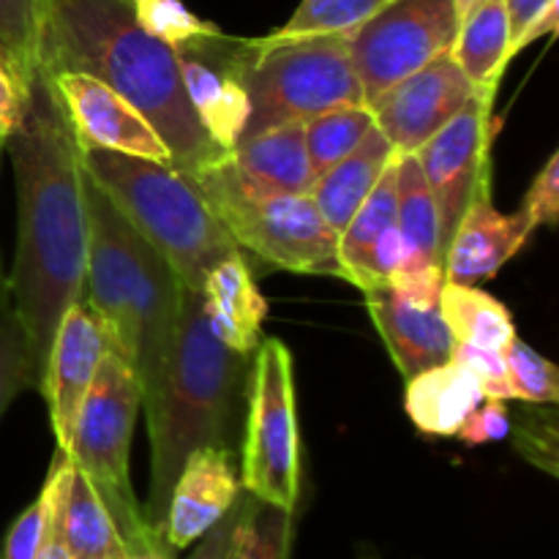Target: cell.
Returning a JSON list of instances; mask_svg holds the SVG:
<instances>
[{"label": "cell", "instance_id": "obj_1", "mask_svg": "<svg viewBox=\"0 0 559 559\" xmlns=\"http://www.w3.org/2000/svg\"><path fill=\"white\" fill-rule=\"evenodd\" d=\"M3 151L16 183V254L5 282L41 374L60 320L85 298L87 271L82 151L49 76L31 82L22 123Z\"/></svg>", "mask_w": 559, "mask_h": 559}, {"label": "cell", "instance_id": "obj_2", "mask_svg": "<svg viewBox=\"0 0 559 559\" xmlns=\"http://www.w3.org/2000/svg\"><path fill=\"white\" fill-rule=\"evenodd\" d=\"M60 71L93 76L140 109L186 178L227 156L191 109L175 49L142 31L129 0H44L38 74Z\"/></svg>", "mask_w": 559, "mask_h": 559}, {"label": "cell", "instance_id": "obj_3", "mask_svg": "<svg viewBox=\"0 0 559 559\" xmlns=\"http://www.w3.org/2000/svg\"><path fill=\"white\" fill-rule=\"evenodd\" d=\"M251 358L218 342L200 289H180L164 377L156 396L142 404L151 437V491L142 513L162 538L173 484L186 459L200 448H238Z\"/></svg>", "mask_w": 559, "mask_h": 559}, {"label": "cell", "instance_id": "obj_4", "mask_svg": "<svg viewBox=\"0 0 559 559\" xmlns=\"http://www.w3.org/2000/svg\"><path fill=\"white\" fill-rule=\"evenodd\" d=\"M87 205L85 300L109 333V347L129 364L140 385L142 404L151 402L164 377L180 289L173 267L126 222L102 186L82 164Z\"/></svg>", "mask_w": 559, "mask_h": 559}, {"label": "cell", "instance_id": "obj_5", "mask_svg": "<svg viewBox=\"0 0 559 559\" xmlns=\"http://www.w3.org/2000/svg\"><path fill=\"white\" fill-rule=\"evenodd\" d=\"M80 151L87 175L167 260L183 287L200 289L213 265L240 254L194 180L173 164L87 147Z\"/></svg>", "mask_w": 559, "mask_h": 559}, {"label": "cell", "instance_id": "obj_6", "mask_svg": "<svg viewBox=\"0 0 559 559\" xmlns=\"http://www.w3.org/2000/svg\"><path fill=\"white\" fill-rule=\"evenodd\" d=\"M240 80L249 93L240 142L284 123H306L328 109L366 104L344 33L293 41L243 38Z\"/></svg>", "mask_w": 559, "mask_h": 559}, {"label": "cell", "instance_id": "obj_7", "mask_svg": "<svg viewBox=\"0 0 559 559\" xmlns=\"http://www.w3.org/2000/svg\"><path fill=\"white\" fill-rule=\"evenodd\" d=\"M142 393L134 371L112 347L104 355L91 393L76 420L69 459L107 506L129 555L134 551H173L167 540L147 524L131 486V437Z\"/></svg>", "mask_w": 559, "mask_h": 559}, {"label": "cell", "instance_id": "obj_8", "mask_svg": "<svg viewBox=\"0 0 559 559\" xmlns=\"http://www.w3.org/2000/svg\"><path fill=\"white\" fill-rule=\"evenodd\" d=\"M240 484L260 502L289 513L298 511L300 426L295 360L282 338H262L251 358Z\"/></svg>", "mask_w": 559, "mask_h": 559}, {"label": "cell", "instance_id": "obj_9", "mask_svg": "<svg viewBox=\"0 0 559 559\" xmlns=\"http://www.w3.org/2000/svg\"><path fill=\"white\" fill-rule=\"evenodd\" d=\"M194 183L240 251H251L267 267L342 278L338 235L311 194L246 197L211 169Z\"/></svg>", "mask_w": 559, "mask_h": 559}, {"label": "cell", "instance_id": "obj_10", "mask_svg": "<svg viewBox=\"0 0 559 559\" xmlns=\"http://www.w3.org/2000/svg\"><path fill=\"white\" fill-rule=\"evenodd\" d=\"M459 25L462 20L453 0H388L344 33L366 107L388 87L451 52Z\"/></svg>", "mask_w": 559, "mask_h": 559}, {"label": "cell", "instance_id": "obj_11", "mask_svg": "<svg viewBox=\"0 0 559 559\" xmlns=\"http://www.w3.org/2000/svg\"><path fill=\"white\" fill-rule=\"evenodd\" d=\"M497 126L500 118L495 115V98L475 93L462 112L415 153L440 216L442 262L469 205L491 197V145Z\"/></svg>", "mask_w": 559, "mask_h": 559}, {"label": "cell", "instance_id": "obj_12", "mask_svg": "<svg viewBox=\"0 0 559 559\" xmlns=\"http://www.w3.org/2000/svg\"><path fill=\"white\" fill-rule=\"evenodd\" d=\"M107 349V325L96 314V309L85 298H80L74 306H69L60 320L47 364H44L41 382H38V393L47 402L58 451L69 453L82 404L91 393Z\"/></svg>", "mask_w": 559, "mask_h": 559}, {"label": "cell", "instance_id": "obj_13", "mask_svg": "<svg viewBox=\"0 0 559 559\" xmlns=\"http://www.w3.org/2000/svg\"><path fill=\"white\" fill-rule=\"evenodd\" d=\"M240 52L243 38L222 31L175 47L191 109L222 153L238 145L249 120V93L240 80Z\"/></svg>", "mask_w": 559, "mask_h": 559}, {"label": "cell", "instance_id": "obj_14", "mask_svg": "<svg viewBox=\"0 0 559 559\" xmlns=\"http://www.w3.org/2000/svg\"><path fill=\"white\" fill-rule=\"evenodd\" d=\"M473 96V82L464 76L453 55L445 52L407 80L388 87L369 109L393 151L418 153V147L426 145L448 120L456 118Z\"/></svg>", "mask_w": 559, "mask_h": 559}, {"label": "cell", "instance_id": "obj_15", "mask_svg": "<svg viewBox=\"0 0 559 559\" xmlns=\"http://www.w3.org/2000/svg\"><path fill=\"white\" fill-rule=\"evenodd\" d=\"M80 147L169 162V151L151 123L120 93L76 71L49 76Z\"/></svg>", "mask_w": 559, "mask_h": 559}, {"label": "cell", "instance_id": "obj_16", "mask_svg": "<svg viewBox=\"0 0 559 559\" xmlns=\"http://www.w3.org/2000/svg\"><path fill=\"white\" fill-rule=\"evenodd\" d=\"M243 495L240 467L235 451L227 448H200L186 459L169 495L164 540L178 551L194 546L211 527H216L238 497Z\"/></svg>", "mask_w": 559, "mask_h": 559}, {"label": "cell", "instance_id": "obj_17", "mask_svg": "<svg viewBox=\"0 0 559 559\" xmlns=\"http://www.w3.org/2000/svg\"><path fill=\"white\" fill-rule=\"evenodd\" d=\"M211 173L246 197L309 194L314 175L304 123H284L238 142Z\"/></svg>", "mask_w": 559, "mask_h": 559}, {"label": "cell", "instance_id": "obj_18", "mask_svg": "<svg viewBox=\"0 0 559 559\" xmlns=\"http://www.w3.org/2000/svg\"><path fill=\"white\" fill-rule=\"evenodd\" d=\"M533 233L522 213H500L491 197L473 202L448 243L442 262L445 282H489L524 249Z\"/></svg>", "mask_w": 559, "mask_h": 559}, {"label": "cell", "instance_id": "obj_19", "mask_svg": "<svg viewBox=\"0 0 559 559\" xmlns=\"http://www.w3.org/2000/svg\"><path fill=\"white\" fill-rule=\"evenodd\" d=\"M364 300L377 333L385 342L388 355L404 380L453 358L456 338L448 331L440 306L415 309L399 300L388 287L366 289Z\"/></svg>", "mask_w": 559, "mask_h": 559}, {"label": "cell", "instance_id": "obj_20", "mask_svg": "<svg viewBox=\"0 0 559 559\" xmlns=\"http://www.w3.org/2000/svg\"><path fill=\"white\" fill-rule=\"evenodd\" d=\"M207 322L218 342L240 355H254L262 342V322L267 317V300L262 298L257 278L243 251L227 257L207 271L200 287Z\"/></svg>", "mask_w": 559, "mask_h": 559}, {"label": "cell", "instance_id": "obj_21", "mask_svg": "<svg viewBox=\"0 0 559 559\" xmlns=\"http://www.w3.org/2000/svg\"><path fill=\"white\" fill-rule=\"evenodd\" d=\"M396 153L399 151H393L388 136L374 126L349 156H344L342 162L333 164L325 175L314 180L309 194L314 205L320 207L322 218L333 227V233L338 235L347 227V222L364 205V200L371 194V189Z\"/></svg>", "mask_w": 559, "mask_h": 559}, {"label": "cell", "instance_id": "obj_22", "mask_svg": "<svg viewBox=\"0 0 559 559\" xmlns=\"http://www.w3.org/2000/svg\"><path fill=\"white\" fill-rule=\"evenodd\" d=\"M404 382L407 418L429 437H456L464 418L484 402L478 382L453 360L413 374Z\"/></svg>", "mask_w": 559, "mask_h": 559}, {"label": "cell", "instance_id": "obj_23", "mask_svg": "<svg viewBox=\"0 0 559 559\" xmlns=\"http://www.w3.org/2000/svg\"><path fill=\"white\" fill-rule=\"evenodd\" d=\"M453 60L473 82L475 93L497 98L502 74L511 63V27L506 0H480L459 25Z\"/></svg>", "mask_w": 559, "mask_h": 559}, {"label": "cell", "instance_id": "obj_24", "mask_svg": "<svg viewBox=\"0 0 559 559\" xmlns=\"http://www.w3.org/2000/svg\"><path fill=\"white\" fill-rule=\"evenodd\" d=\"M60 540L71 559H126L123 538L109 516L107 506L96 495L85 473L71 469L69 491L60 508Z\"/></svg>", "mask_w": 559, "mask_h": 559}, {"label": "cell", "instance_id": "obj_25", "mask_svg": "<svg viewBox=\"0 0 559 559\" xmlns=\"http://www.w3.org/2000/svg\"><path fill=\"white\" fill-rule=\"evenodd\" d=\"M396 227L407 257L404 265H440V216L415 153H399L396 162Z\"/></svg>", "mask_w": 559, "mask_h": 559}, {"label": "cell", "instance_id": "obj_26", "mask_svg": "<svg viewBox=\"0 0 559 559\" xmlns=\"http://www.w3.org/2000/svg\"><path fill=\"white\" fill-rule=\"evenodd\" d=\"M440 311L456 344H475L502 353L516 336L511 311L495 295L484 293L475 284H442Z\"/></svg>", "mask_w": 559, "mask_h": 559}, {"label": "cell", "instance_id": "obj_27", "mask_svg": "<svg viewBox=\"0 0 559 559\" xmlns=\"http://www.w3.org/2000/svg\"><path fill=\"white\" fill-rule=\"evenodd\" d=\"M71 469H74V464H71L69 453L55 448V456L52 464H49L47 480L41 486V495L14 519L9 535H5L0 559H38L44 540H47V535L58 524L60 508H63L66 491H69Z\"/></svg>", "mask_w": 559, "mask_h": 559}, {"label": "cell", "instance_id": "obj_28", "mask_svg": "<svg viewBox=\"0 0 559 559\" xmlns=\"http://www.w3.org/2000/svg\"><path fill=\"white\" fill-rule=\"evenodd\" d=\"M371 129H374V115L366 104L328 109V112L306 120V153H309L314 180L325 175L333 164L342 162L344 156H349Z\"/></svg>", "mask_w": 559, "mask_h": 559}, {"label": "cell", "instance_id": "obj_29", "mask_svg": "<svg viewBox=\"0 0 559 559\" xmlns=\"http://www.w3.org/2000/svg\"><path fill=\"white\" fill-rule=\"evenodd\" d=\"M295 513L260 502L243 491L229 559H293Z\"/></svg>", "mask_w": 559, "mask_h": 559}, {"label": "cell", "instance_id": "obj_30", "mask_svg": "<svg viewBox=\"0 0 559 559\" xmlns=\"http://www.w3.org/2000/svg\"><path fill=\"white\" fill-rule=\"evenodd\" d=\"M388 0H304L282 27H276L262 41H293L304 36H328L347 33L374 14Z\"/></svg>", "mask_w": 559, "mask_h": 559}, {"label": "cell", "instance_id": "obj_31", "mask_svg": "<svg viewBox=\"0 0 559 559\" xmlns=\"http://www.w3.org/2000/svg\"><path fill=\"white\" fill-rule=\"evenodd\" d=\"M502 358H506L511 399L524 404H557L559 377L557 366L549 358L519 338V333L502 349Z\"/></svg>", "mask_w": 559, "mask_h": 559}, {"label": "cell", "instance_id": "obj_32", "mask_svg": "<svg viewBox=\"0 0 559 559\" xmlns=\"http://www.w3.org/2000/svg\"><path fill=\"white\" fill-rule=\"evenodd\" d=\"M44 0H0V47L27 82L38 74Z\"/></svg>", "mask_w": 559, "mask_h": 559}, {"label": "cell", "instance_id": "obj_33", "mask_svg": "<svg viewBox=\"0 0 559 559\" xmlns=\"http://www.w3.org/2000/svg\"><path fill=\"white\" fill-rule=\"evenodd\" d=\"M129 3L142 31L169 44L173 49L222 31L213 22L197 16L183 0H129Z\"/></svg>", "mask_w": 559, "mask_h": 559}, {"label": "cell", "instance_id": "obj_34", "mask_svg": "<svg viewBox=\"0 0 559 559\" xmlns=\"http://www.w3.org/2000/svg\"><path fill=\"white\" fill-rule=\"evenodd\" d=\"M38 382L41 374L33 360L31 344L16 314L9 309L0 317V418L22 391H38Z\"/></svg>", "mask_w": 559, "mask_h": 559}, {"label": "cell", "instance_id": "obj_35", "mask_svg": "<svg viewBox=\"0 0 559 559\" xmlns=\"http://www.w3.org/2000/svg\"><path fill=\"white\" fill-rule=\"evenodd\" d=\"M513 448L524 462L557 478V418L555 409H535L530 404L513 429Z\"/></svg>", "mask_w": 559, "mask_h": 559}, {"label": "cell", "instance_id": "obj_36", "mask_svg": "<svg viewBox=\"0 0 559 559\" xmlns=\"http://www.w3.org/2000/svg\"><path fill=\"white\" fill-rule=\"evenodd\" d=\"M511 27V60L544 36H555L559 25V0H506Z\"/></svg>", "mask_w": 559, "mask_h": 559}, {"label": "cell", "instance_id": "obj_37", "mask_svg": "<svg viewBox=\"0 0 559 559\" xmlns=\"http://www.w3.org/2000/svg\"><path fill=\"white\" fill-rule=\"evenodd\" d=\"M451 360L462 366V369L478 382L484 399H502V402L511 399L506 358H502L500 349L475 347V344H456Z\"/></svg>", "mask_w": 559, "mask_h": 559}, {"label": "cell", "instance_id": "obj_38", "mask_svg": "<svg viewBox=\"0 0 559 559\" xmlns=\"http://www.w3.org/2000/svg\"><path fill=\"white\" fill-rule=\"evenodd\" d=\"M530 227H555L559 218V153L555 151L546 158L544 167L530 183L527 194H524L522 207H519Z\"/></svg>", "mask_w": 559, "mask_h": 559}, {"label": "cell", "instance_id": "obj_39", "mask_svg": "<svg viewBox=\"0 0 559 559\" xmlns=\"http://www.w3.org/2000/svg\"><path fill=\"white\" fill-rule=\"evenodd\" d=\"M442 284H445V271L440 265H404L388 276L385 287L415 309H431L440 306Z\"/></svg>", "mask_w": 559, "mask_h": 559}, {"label": "cell", "instance_id": "obj_40", "mask_svg": "<svg viewBox=\"0 0 559 559\" xmlns=\"http://www.w3.org/2000/svg\"><path fill=\"white\" fill-rule=\"evenodd\" d=\"M27 96H31V82L20 74V69L11 63L5 49L0 47V147L20 129Z\"/></svg>", "mask_w": 559, "mask_h": 559}, {"label": "cell", "instance_id": "obj_41", "mask_svg": "<svg viewBox=\"0 0 559 559\" xmlns=\"http://www.w3.org/2000/svg\"><path fill=\"white\" fill-rule=\"evenodd\" d=\"M511 435V415L502 399H484L459 426L456 437L464 445H486Z\"/></svg>", "mask_w": 559, "mask_h": 559}, {"label": "cell", "instance_id": "obj_42", "mask_svg": "<svg viewBox=\"0 0 559 559\" xmlns=\"http://www.w3.org/2000/svg\"><path fill=\"white\" fill-rule=\"evenodd\" d=\"M240 508H243V495L238 497V502L233 506V511H229L227 516L216 524V527L207 530V533L197 540L194 549L189 551V557H183V559H229V551H233L235 527H238V519H240Z\"/></svg>", "mask_w": 559, "mask_h": 559}, {"label": "cell", "instance_id": "obj_43", "mask_svg": "<svg viewBox=\"0 0 559 559\" xmlns=\"http://www.w3.org/2000/svg\"><path fill=\"white\" fill-rule=\"evenodd\" d=\"M58 522H60V516H58ZM38 559H71L69 551H66L63 540H60L58 524H55L52 533H49L47 540H44L41 551H38Z\"/></svg>", "mask_w": 559, "mask_h": 559}, {"label": "cell", "instance_id": "obj_44", "mask_svg": "<svg viewBox=\"0 0 559 559\" xmlns=\"http://www.w3.org/2000/svg\"><path fill=\"white\" fill-rule=\"evenodd\" d=\"M0 158H3V147H0ZM11 309V298H9V282L3 278V271H0V317Z\"/></svg>", "mask_w": 559, "mask_h": 559}, {"label": "cell", "instance_id": "obj_45", "mask_svg": "<svg viewBox=\"0 0 559 559\" xmlns=\"http://www.w3.org/2000/svg\"><path fill=\"white\" fill-rule=\"evenodd\" d=\"M126 559H175V551H134Z\"/></svg>", "mask_w": 559, "mask_h": 559}, {"label": "cell", "instance_id": "obj_46", "mask_svg": "<svg viewBox=\"0 0 559 559\" xmlns=\"http://www.w3.org/2000/svg\"><path fill=\"white\" fill-rule=\"evenodd\" d=\"M456 3V11H459V20H464V16L469 14V11L475 9V5L480 3V0H453Z\"/></svg>", "mask_w": 559, "mask_h": 559}, {"label": "cell", "instance_id": "obj_47", "mask_svg": "<svg viewBox=\"0 0 559 559\" xmlns=\"http://www.w3.org/2000/svg\"><path fill=\"white\" fill-rule=\"evenodd\" d=\"M358 559H377L374 555H371V551H360V555H358Z\"/></svg>", "mask_w": 559, "mask_h": 559}]
</instances>
